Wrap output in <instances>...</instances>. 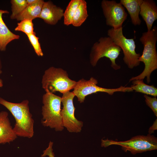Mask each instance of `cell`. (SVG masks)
Masks as SVG:
<instances>
[{"label":"cell","mask_w":157,"mask_h":157,"mask_svg":"<svg viewBox=\"0 0 157 157\" xmlns=\"http://www.w3.org/2000/svg\"><path fill=\"white\" fill-rule=\"evenodd\" d=\"M29 103L27 99L19 103L11 102L0 97V104L8 110L15 119L13 129L17 137L30 138L34 135V122L30 111Z\"/></svg>","instance_id":"6da1fadb"},{"label":"cell","mask_w":157,"mask_h":157,"mask_svg":"<svg viewBox=\"0 0 157 157\" xmlns=\"http://www.w3.org/2000/svg\"><path fill=\"white\" fill-rule=\"evenodd\" d=\"M140 42L143 45L142 54L139 59L140 62H143L144 65V69L140 74L132 77L129 82L133 80H143L146 77L147 82L149 83L151 81L150 76L151 73L157 69V53L156 44L157 41V27L154 26L149 31L144 32L139 39Z\"/></svg>","instance_id":"7a4b0ae2"},{"label":"cell","mask_w":157,"mask_h":157,"mask_svg":"<svg viewBox=\"0 0 157 157\" xmlns=\"http://www.w3.org/2000/svg\"><path fill=\"white\" fill-rule=\"evenodd\" d=\"M62 98L53 93L46 92L42 96L41 123L45 127L61 131L64 127L61 114Z\"/></svg>","instance_id":"3957f363"},{"label":"cell","mask_w":157,"mask_h":157,"mask_svg":"<svg viewBox=\"0 0 157 157\" xmlns=\"http://www.w3.org/2000/svg\"><path fill=\"white\" fill-rule=\"evenodd\" d=\"M76 82L70 79L65 71L51 67L46 70L42 76V87L46 92H59L63 94L73 89Z\"/></svg>","instance_id":"277c9868"},{"label":"cell","mask_w":157,"mask_h":157,"mask_svg":"<svg viewBox=\"0 0 157 157\" xmlns=\"http://www.w3.org/2000/svg\"><path fill=\"white\" fill-rule=\"evenodd\" d=\"M121 51L120 47L110 37H101L94 44L92 47L90 63L93 66H95L101 58L105 57L110 60L111 66L113 69H119L121 66L116 63L115 60Z\"/></svg>","instance_id":"5b68a950"},{"label":"cell","mask_w":157,"mask_h":157,"mask_svg":"<svg viewBox=\"0 0 157 157\" xmlns=\"http://www.w3.org/2000/svg\"><path fill=\"white\" fill-rule=\"evenodd\" d=\"M116 145L122 147L125 152L130 151L133 154L157 149V138L153 135H138L130 140L124 141H117L112 140H101V146L105 147L111 145Z\"/></svg>","instance_id":"8992f818"},{"label":"cell","mask_w":157,"mask_h":157,"mask_svg":"<svg viewBox=\"0 0 157 157\" xmlns=\"http://www.w3.org/2000/svg\"><path fill=\"white\" fill-rule=\"evenodd\" d=\"M122 28L114 29L112 28L108 30L107 35L122 51L124 63L129 68L133 69L140 65L139 59L141 55L135 51L134 39L126 38L123 35Z\"/></svg>","instance_id":"52a82bcc"},{"label":"cell","mask_w":157,"mask_h":157,"mask_svg":"<svg viewBox=\"0 0 157 157\" xmlns=\"http://www.w3.org/2000/svg\"><path fill=\"white\" fill-rule=\"evenodd\" d=\"M98 83L97 80L93 77H91L88 80L82 79L76 82L72 92L77 97L80 103H82L84 102L86 96L97 92H104L113 95L116 92H125L133 91L130 87L121 86L117 88H106L98 86L97 85Z\"/></svg>","instance_id":"ba28073f"},{"label":"cell","mask_w":157,"mask_h":157,"mask_svg":"<svg viewBox=\"0 0 157 157\" xmlns=\"http://www.w3.org/2000/svg\"><path fill=\"white\" fill-rule=\"evenodd\" d=\"M75 96L72 92L68 91L63 94L61 97L63 108L61 114L64 127L69 132L77 133L81 131L83 123L74 115L75 108L73 100Z\"/></svg>","instance_id":"9c48e42d"},{"label":"cell","mask_w":157,"mask_h":157,"mask_svg":"<svg viewBox=\"0 0 157 157\" xmlns=\"http://www.w3.org/2000/svg\"><path fill=\"white\" fill-rule=\"evenodd\" d=\"M101 4L106 24L114 29L122 27L127 14L122 5L115 0H102Z\"/></svg>","instance_id":"30bf717a"},{"label":"cell","mask_w":157,"mask_h":157,"mask_svg":"<svg viewBox=\"0 0 157 157\" xmlns=\"http://www.w3.org/2000/svg\"><path fill=\"white\" fill-rule=\"evenodd\" d=\"M64 13L62 8L54 5L51 1H44L38 18L48 24L55 25L63 17Z\"/></svg>","instance_id":"8fae6325"},{"label":"cell","mask_w":157,"mask_h":157,"mask_svg":"<svg viewBox=\"0 0 157 157\" xmlns=\"http://www.w3.org/2000/svg\"><path fill=\"white\" fill-rule=\"evenodd\" d=\"M8 116L6 111L0 112V144L9 143L17 137L14 132Z\"/></svg>","instance_id":"7c38bea8"},{"label":"cell","mask_w":157,"mask_h":157,"mask_svg":"<svg viewBox=\"0 0 157 157\" xmlns=\"http://www.w3.org/2000/svg\"><path fill=\"white\" fill-rule=\"evenodd\" d=\"M140 15L146 23L147 31L151 30L154 22L157 19V6L154 1L143 0Z\"/></svg>","instance_id":"4fadbf2b"},{"label":"cell","mask_w":157,"mask_h":157,"mask_svg":"<svg viewBox=\"0 0 157 157\" xmlns=\"http://www.w3.org/2000/svg\"><path fill=\"white\" fill-rule=\"evenodd\" d=\"M9 13L7 10L0 9V50L2 51L6 50L7 45L10 42L20 37L9 30L3 19V15Z\"/></svg>","instance_id":"5bb4252c"},{"label":"cell","mask_w":157,"mask_h":157,"mask_svg":"<svg viewBox=\"0 0 157 157\" xmlns=\"http://www.w3.org/2000/svg\"><path fill=\"white\" fill-rule=\"evenodd\" d=\"M143 0H120L119 3L125 8L129 14L132 24L140 25L142 21L140 18V5Z\"/></svg>","instance_id":"9a60e30c"},{"label":"cell","mask_w":157,"mask_h":157,"mask_svg":"<svg viewBox=\"0 0 157 157\" xmlns=\"http://www.w3.org/2000/svg\"><path fill=\"white\" fill-rule=\"evenodd\" d=\"M44 1L38 0L33 4L28 5L25 9L15 18L17 21L24 19H33L38 18L41 13Z\"/></svg>","instance_id":"2e32d148"},{"label":"cell","mask_w":157,"mask_h":157,"mask_svg":"<svg viewBox=\"0 0 157 157\" xmlns=\"http://www.w3.org/2000/svg\"><path fill=\"white\" fill-rule=\"evenodd\" d=\"M132 85L130 86L133 91L150 95L154 97L157 96V88L154 85H149L144 83L143 80H134L131 81Z\"/></svg>","instance_id":"e0dca14e"},{"label":"cell","mask_w":157,"mask_h":157,"mask_svg":"<svg viewBox=\"0 0 157 157\" xmlns=\"http://www.w3.org/2000/svg\"><path fill=\"white\" fill-rule=\"evenodd\" d=\"M86 2L80 0L73 18L72 25L75 27L80 26L88 17Z\"/></svg>","instance_id":"ac0fdd59"},{"label":"cell","mask_w":157,"mask_h":157,"mask_svg":"<svg viewBox=\"0 0 157 157\" xmlns=\"http://www.w3.org/2000/svg\"><path fill=\"white\" fill-rule=\"evenodd\" d=\"M80 0H71L64 13V24L66 26L72 24L73 18Z\"/></svg>","instance_id":"d6986e66"},{"label":"cell","mask_w":157,"mask_h":157,"mask_svg":"<svg viewBox=\"0 0 157 157\" xmlns=\"http://www.w3.org/2000/svg\"><path fill=\"white\" fill-rule=\"evenodd\" d=\"M10 3L12 14L10 18L11 19H15L28 6L26 0H11Z\"/></svg>","instance_id":"ffe728a7"},{"label":"cell","mask_w":157,"mask_h":157,"mask_svg":"<svg viewBox=\"0 0 157 157\" xmlns=\"http://www.w3.org/2000/svg\"><path fill=\"white\" fill-rule=\"evenodd\" d=\"M15 30L23 32L26 35L34 33L32 20L24 19L21 21L17 23V26L15 28Z\"/></svg>","instance_id":"44dd1931"},{"label":"cell","mask_w":157,"mask_h":157,"mask_svg":"<svg viewBox=\"0 0 157 157\" xmlns=\"http://www.w3.org/2000/svg\"><path fill=\"white\" fill-rule=\"evenodd\" d=\"M27 36L36 54L38 56H43V53L39 42V38L36 36L35 33L27 35Z\"/></svg>","instance_id":"7402d4cb"},{"label":"cell","mask_w":157,"mask_h":157,"mask_svg":"<svg viewBox=\"0 0 157 157\" xmlns=\"http://www.w3.org/2000/svg\"><path fill=\"white\" fill-rule=\"evenodd\" d=\"M146 104L151 109L154 115L157 117V99L156 97H151L144 94Z\"/></svg>","instance_id":"603a6c76"},{"label":"cell","mask_w":157,"mask_h":157,"mask_svg":"<svg viewBox=\"0 0 157 157\" xmlns=\"http://www.w3.org/2000/svg\"><path fill=\"white\" fill-rule=\"evenodd\" d=\"M53 144V142L50 141L48 147L45 150L43 151V154L41 155V157H44L46 156H48V157H55L52 148Z\"/></svg>","instance_id":"cb8c5ba5"},{"label":"cell","mask_w":157,"mask_h":157,"mask_svg":"<svg viewBox=\"0 0 157 157\" xmlns=\"http://www.w3.org/2000/svg\"><path fill=\"white\" fill-rule=\"evenodd\" d=\"M157 129V119L154 122L153 125L149 129L148 132L149 134L154 133V131Z\"/></svg>","instance_id":"d4e9b609"},{"label":"cell","mask_w":157,"mask_h":157,"mask_svg":"<svg viewBox=\"0 0 157 157\" xmlns=\"http://www.w3.org/2000/svg\"><path fill=\"white\" fill-rule=\"evenodd\" d=\"M38 0H26L28 5L33 4L37 2Z\"/></svg>","instance_id":"484cf974"},{"label":"cell","mask_w":157,"mask_h":157,"mask_svg":"<svg viewBox=\"0 0 157 157\" xmlns=\"http://www.w3.org/2000/svg\"><path fill=\"white\" fill-rule=\"evenodd\" d=\"M2 73L1 70H0V76ZM3 85V83L2 80L0 78V88L2 87Z\"/></svg>","instance_id":"4316f807"},{"label":"cell","mask_w":157,"mask_h":157,"mask_svg":"<svg viewBox=\"0 0 157 157\" xmlns=\"http://www.w3.org/2000/svg\"><path fill=\"white\" fill-rule=\"evenodd\" d=\"M2 68V64L1 60L0 58V70H1Z\"/></svg>","instance_id":"83f0119b"}]
</instances>
